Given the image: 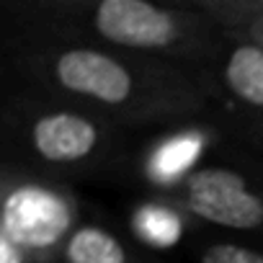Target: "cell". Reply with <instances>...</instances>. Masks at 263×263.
<instances>
[{"label": "cell", "instance_id": "6da1fadb", "mask_svg": "<svg viewBox=\"0 0 263 263\" xmlns=\"http://www.w3.org/2000/svg\"><path fill=\"white\" fill-rule=\"evenodd\" d=\"M0 42L18 88L78 103L124 129L153 132L209 119V96L196 72L11 26H3Z\"/></svg>", "mask_w": 263, "mask_h": 263}, {"label": "cell", "instance_id": "7a4b0ae2", "mask_svg": "<svg viewBox=\"0 0 263 263\" xmlns=\"http://www.w3.org/2000/svg\"><path fill=\"white\" fill-rule=\"evenodd\" d=\"M3 26L98 44L196 75L224 36L186 0H8Z\"/></svg>", "mask_w": 263, "mask_h": 263}, {"label": "cell", "instance_id": "3957f363", "mask_svg": "<svg viewBox=\"0 0 263 263\" xmlns=\"http://www.w3.org/2000/svg\"><path fill=\"white\" fill-rule=\"evenodd\" d=\"M137 132L26 88H13L0 108V163L62 183H129Z\"/></svg>", "mask_w": 263, "mask_h": 263}, {"label": "cell", "instance_id": "277c9868", "mask_svg": "<svg viewBox=\"0 0 263 263\" xmlns=\"http://www.w3.org/2000/svg\"><path fill=\"white\" fill-rule=\"evenodd\" d=\"M201 230L263 240V160L224 145L171 196Z\"/></svg>", "mask_w": 263, "mask_h": 263}, {"label": "cell", "instance_id": "5b68a950", "mask_svg": "<svg viewBox=\"0 0 263 263\" xmlns=\"http://www.w3.org/2000/svg\"><path fill=\"white\" fill-rule=\"evenodd\" d=\"M83 217L75 186L0 163V235L31 263H52Z\"/></svg>", "mask_w": 263, "mask_h": 263}, {"label": "cell", "instance_id": "8992f818", "mask_svg": "<svg viewBox=\"0 0 263 263\" xmlns=\"http://www.w3.org/2000/svg\"><path fill=\"white\" fill-rule=\"evenodd\" d=\"M201 83L219 145L263 160V47L242 34L222 36Z\"/></svg>", "mask_w": 263, "mask_h": 263}, {"label": "cell", "instance_id": "52a82bcc", "mask_svg": "<svg viewBox=\"0 0 263 263\" xmlns=\"http://www.w3.org/2000/svg\"><path fill=\"white\" fill-rule=\"evenodd\" d=\"M217 147L219 135L209 119L153 129L137 142L129 186L142 189L147 196H171L217 153Z\"/></svg>", "mask_w": 263, "mask_h": 263}, {"label": "cell", "instance_id": "ba28073f", "mask_svg": "<svg viewBox=\"0 0 263 263\" xmlns=\"http://www.w3.org/2000/svg\"><path fill=\"white\" fill-rule=\"evenodd\" d=\"M52 263H165L158 253L142 248L126 230L103 217L85 214Z\"/></svg>", "mask_w": 263, "mask_h": 263}, {"label": "cell", "instance_id": "9c48e42d", "mask_svg": "<svg viewBox=\"0 0 263 263\" xmlns=\"http://www.w3.org/2000/svg\"><path fill=\"white\" fill-rule=\"evenodd\" d=\"M194 227H199V224L186 212H181L173 201H168L163 196H145L132 209L126 232L142 248L160 253V250H171V248L181 245Z\"/></svg>", "mask_w": 263, "mask_h": 263}, {"label": "cell", "instance_id": "30bf717a", "mask_svg": "<svg viewBox=\"0 0 263 263\" xmlns=\"http://www.w3.org/2000/svg\"><path fill=\"white\" fill-rule=\"evenodd\" d=\"M186 3L212 21V26L224 36L248 34L263 18V0H186Z\"/></svg>", "mask_w": 263, "mask_h": 263}, {"label": "cell", "instance_id": "8fae6325", "mask_svg": "<svg viewBox=\"0 0 263 263\" xmlns=\"http://www.w3.org/2000/svg\"><path fill=\"white\" fill-rule=\"evenodd\" d=\"M196 263H263V240L237 235H209L194 248Z\"/></svg>", "mask_w": 263, "mask_h": 263}, {"label": "cell", "instance_id": "7c38bea8", "mask_svg": "<svg viewBox=\"0 0 263 263\" xmlns=\"http://www.w3.org/2000/svg\"><path fill=\"white\" fill-rule=\"evenodd\" d=\"M0 263H31V258L13 240L0 235Z\"/></svg>", "mask_w": 263, "mask_h": 263}, {"label": "cell", "instance_id": "4fadbf2b", "mask_svg": "<svg viewBox=\"0 0 263 263\" xmlns=\"http://www.w3.org/2000/svg\"><path fill=\"white\" fill-rule=\"evenodd\" d=\"M242 36H248V39H253L255 44H260V47H263V18H260V21L248 31V34H242Z\"/></svg>", "mask_w": 263, "mask_h": 263}]
</instances>
